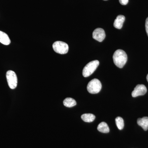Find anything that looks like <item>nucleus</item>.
Instances as JSON below:
<instances>
[{"instance_id":"nucleus-1","label":"nucleus","mask_w":148,"mask_h":148,"mask_svg":"<svg viewBox=\"0 0 148 148\" xmlns=\"http://www.w3.org/2000/svg\"><path fill=\"white\" fill-rule=\"evenodd\" d=\"M113 59L115 65L120 69H121L127 62V55L124 51L118 49L114 53Z\"/></svg>"},{"instance_id":"nucleus-2","label":"nucleus","mask_w":148,"mask_h":148,"mask_svg":"<svg viewBox=\"0 0 148 148\" xmlns=\"http://www.w3.org/2000/svg\"><path fill=\"white\" fill-rule=\"evenodd\" d=\"M99 65V61L98 60L90 61L84 68L83 75L85 77L90 76L95 71Z\"/></svg>"},{"instance_id":"nucleus-3","label":"nucleus","mask_w":148,"mask_h":148,"mask_svg":"<svg viewBox=\"0 0 148 148\" xmlns=\"http://www.w3.org/2000/svg\"><path fill=\"white\" fill-rule=\"evenodd\" d=\"M102 84L101 82L97 79H94L89 82L87 85V89L91 94L98 93L101 91Z\"/></svg>"},{"instance_id":"nucleus-4","label":"nucleus","mask_w":148,"mask_h":148,"mask_svg":"<svg viewBox=\"0 0 148 148\" xmlns=\"http://www.w3.org/2000/svg\"><path fill=\"white\" fill-rule=\"evenodd\" d=\"M52 47L54 51L59 54H66L68 53L69 50V45L64 42H55L53 43Z\"/></svg>"},{"instance_id":"nucleus-5","label":"nucleus","mask_w":148,"mask_h":148,"mask_svg":"<svg viewBox=\"0 0 148 148\" xmlns=\"http://www.w3.org/2000/svg\"><path fill=\"white\" fill-rule=\"evenodd\" d=\"M6 78L9 86L11 89L16 88L17 85V77L16 73L12 71H9L6 73Z\"/></svg>"},{"instance_id":"nucleus-6","label":"nucleus","mask_w":148,"mask_h":148,"mask_svg":"<svg viewBox=\"0 0 148 148\" xmlns=\"http://www.w3.org/2000/svg\"><path fill=\"white\" fill-rule=\"evenodd\" d=\"M105 31L101 28L95 29L92 33V38L99 42H101L106 38Z\"/></svg>"},{"instance_id":"nucleus-7","label":"nucleus","mask_w":148,"mask_h":148,"mask_svg":"<svg viewBox=\"0 0 148 148\" xmlns=\"http://www.w3.org/2000/svg\"><path fill=\"white\" fill-rule=\"evenodd\" d=\"M147 92V89L145 86L143 84H138L136 86L132 91V95L133 97H138L140 95H145Z\"/></svg>"},{"instance_id":"nucleus-8","label":"nucleus","mask_w":148,"mask_h":148,"mask_svg":"<svg viewBox=\"0 0 148 148\" xmlns=\"http://www.w3.org/2000/svg\"><path fill=\"white\" fill-rule=\"evenodd\" d=\"M125 20V17L123 15H118L114 21V27L117 29H121Z\"/></svg>"},{"instance_id":"nucleus-9","label":"nucleus","mask_w":148,"mask_h":148,"mask_svg":"<svg viewBox=\"0 0 148 148\" xmlns=\"http://www.w3.org/2000/svg\"><path fill=\"white\" fill-rule=\"evenodd\" d=\"M0 42L5 45L10 44L11 41L8 35L0 31Z\"/></svg>"},{"instance_id":"nucleus-10","label":"nucleus","mask_w":148,"mask_h":148,"mask_svg":"<svg viewBox=\"0 0 148 148\" xmlns=\"http://www.w3.org/2000/svg\"><path fill=\"white\" fill-rule=\"evenodd\" d=\"M138 125L143 127L144 130L147 131L148 130V117H144L139 118L137 121Z\"/></svg>"},{"instance_id":"nucleus-11","label":"nucleus","mask_w":148,"mask_h":148,"mask_svg":"<svg viewBox=\"0 0 148 148\" xmlns=\"http://www.w3.org/2000/svg\"><path fill=\"white\" fill-rule=\"evenodd\" d=\"M97 129L98 131L103 133H107L110 132V128L108 124L104 122H102L98 125Z\"/></svg>"},{"instance_id":"nucleus-12","label":"nucleus","mask_w":148,"mask_h":148,"mask_svg":"<svg viewBox=\"0 0 148 148\" xmlns=\"http://www.w3.org/2000/svg\"><path fill=\"white\" fill-rule=\"evenodd\" d=\"M64 106L68 108H72L76 105L77 103L76 101L73 98H66L64 100Z\"/></svg>"},{"instance_id":"nucleus-13","label":"nucleus","mask_w":148,"mask_h":148,"mask_svg":"<svg viewBox=\"0 0 148 148\" xmlns=\"http://www.w3.org/2000/svg\"><path fill=\"white\" fill-rule=\"evenodd\" d=\"M82 119L86 122H91L95 119V116L91 114H85L81 116Z\"/></svg>"},{"instance_id":"nucleus-14","label":"nucleus","mask_w":148,"mask_h":148,"mask_svg":"<svg viewBox=\"0 0 148 148\" xmlns=\"http://www.w3.org/2000/svg\"><path fill=\"white\" fill-rule=\"evenodd\" d=\"M115 122L119 129L121 130L123 129L124 126V121L121 117L119 116L116 117L115 119Z\"/></svg>"},{"instance_id":"nucleus-15","label":"nucleus","mask_w":148,"mask_h":148,"mask_svg":"<svg viewBox=\"0 0 148 148\" xmlns=\"http://www.w3.org/2000/svg\"><path fill=\"white\" fill-rule=\"evenodd\" d=\"M119 1L122 5H126L128 3L129 0H119Z\"/></svg>"},{"instance_id":"nucleus-16","label":"nucleus","mask_w":148,"mask_h":148,"mask_svg":"<svg viewBox=\"0 0 148 148\" xmlns=\"http://www.w3.org/2000/svg\"><path fill=\"white\" fill-rule=\"evenodd\" d=\"M145 28L146 32H147V34L148 36V17L147 18L146 20Z\"/></svg>"},{"instance_id":"nucleus-17","label":"nucleus","mask_w":148,"mask_h":148,"mask_svg":"<svg viewBox=\"0 0 148 148\" xmlns=\"http://www.w3.org/2000/svg\"><path fill=\"white\" fill-rule=\"evenodd\" d=\"M147 81H148V74L147 75Z\"/></svg>"},{"instance_id":"nucleus-18","label":"nucleus","mask_w":148,"mask_h":148,"mask_svg":"<svg viewBox=\"0 0 148 148\" xmlns=\"http://www.w3.org/2000/svg\"><path fill=\"white\" fill-rule=\"evenodd\" d=\"M104 1H108V0H104Z\"/></svg>"}]
</instances>
